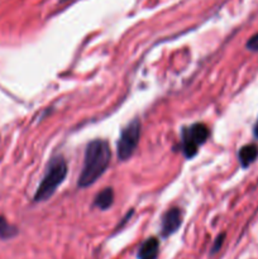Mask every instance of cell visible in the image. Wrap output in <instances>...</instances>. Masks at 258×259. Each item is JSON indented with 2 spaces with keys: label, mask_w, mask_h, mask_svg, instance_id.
Segmentation results:
<instances>
[{
  "label": "cell",
  "mask_w": 258,
  "mask_h": 259,
  "mask_svg": "<svg viewBox=\"0 0 258 259\" xmlns=\"http://www.w3.org/2000/svg\"><path fill=\"white\" fill-rule=\"evenodd\" d=\"M110 147L108 142L103 139H95L86 147L83 166L78 177V186L81 189L95 184L104 175L110 163Z\"/></svg>",
  "instance_id": "6da1fadb"
},
{
  "label": "cell",
  "mask_w": 258,
  "mask_h": 259,
  "mask_svg": "<svg viewBox=\"0 0 258 259\" xmlns=\"http://www.w3.org/2000/svg\"><path fill=\"white\" fill-rule=\"evenodd\" d=\"M67 175V164L62 157H56L48 164V168L35 191V201H46L61 186Z\"/></svg>",
  "instance_id": "7a4b0ae2"
},
{
  "label": "cell",
  "mask_w": 258,
  "mask_h": 259,
  "mask_svg": "<svg viewBox=\"0 0 258 259\" xmlns=\"http://www.w3.org/2000/svg\"><path fill=\"white\" fill-rule=\"evenodd\" d=\"M181 149L187 158H191L199 151V147L209 138V129L205 124L196 123L184 128L181 134Z\"/></svg>",
  "instance_id": "3957f363"
},
{
  "label": "cell",
  "mask_w": 258,
  "mask_h": 259,
  "mask_svg": "<svg viewBox=\"0 0 258 259\" xmlns=\"http://www.w3.org/2000/svg\"><path fill=\"white\" fill-rule=\"evenodd\" d=\"M139 138H141V121L134 119L123 129L119 137L116 152L120 161H126L133 156L139 143Z\"/></svg>",
  "instance_id": "277c9868"
},
{
  "label": "cell",
  "mask_w": 258,
  "mask_h": 259,
  "mask_svg": "<svg viewBox=\"0 0 258 259\" xmlns=\"http://www.w3.org/2000/svg\"><path fill=\"white\" fill-rule=\"evenodd\" d=\"M182 223V214L181 210L175 207V209L168 210L166 214L162 218V227H161V233L164 238L169 237L174 233L177 232V229L180 228Z\"/></svg>",
  "instance_id": "5b68a950"
},
{
  "label": "cell",
  "mask_w": 258,
  "mask_h": 259,
  "mask_svg": "<svg viewBox=\"0 0 258 259\" xmlns=\"http://www.w3.org/2000/svg\"><path fill=\"white\" fill-rule=\"evenodd\" d=\"M159 243L157 238H149L138 250V259H157L158 257Z\"/></svg>",
  "instance_id": "8992f818"
},
{
  "label": "cell",
  "mask_w": 258,
  "mask_h": 259,
  "mask_svg": "<svg viewBox=\"0 0 258 259\" xmlns=\"http://www.w3.org/2000/svg\"><path fill=\"white\" fill-rule=\"evenodd\" d=\"M238 156H239V162L242 164V167L247 168V167H249L257 159L258 147L254 146V144H247V146L240 148Z\"/></svg>",
  "instance_id": "52a82bcc"
},
{
  "label": "cell",
  "mask_w": 258,
  "mask_h": 259,
  "mask_svg": "<svg viewBox=\"0 0 258 259\" xmlns=\"http://www.w3.org/2000/svg\"><path fill=\"white\" fill-rule=\"evenodd\" d=\"M114 202V192L113 189H104L99 192L95 197V205L101 210H106L113 205Z\"/></svg>",
  "instance_id": "ba28073f"
},
{
  "label": "cell",
  "mask_w": 258,
  "mask_h": 259,
  "mask_svg": "<svg viewBox=\"0 0 258 259\" xmlns=\"http://www.w3.org/2000/svg\"><path fill=\"white\" fill-rule=\"evenodd\" d=\"M15 233H17V229L8 224L3 218H0V238L2 239H8V238L14 237Z\"/></svg>",
  "instance_id": "9c48e42d"
},
{
  "label": "cell",
  "mask_w": 258,
  "mask_h": 259,
  "mask_svg": "<svg viewBox=\"0 0 258 259\" xmlns=\"http://www.w3.org/2000/svg\"><path fill=\"white\" fill-rule=\"evenodd\" d=\"M247 48L250 51H258V33L247 42Z\"/></svg>",
  "instance_id": "30bf717a"
},
{
  "label": "cell",
  "mask_w": 258,
  "mask_h": 259,
  "mask_svg": "<svg viewBox=\"0 0 258 259\" xmlns=\"http://www.w3.org/2000/svg\"><path fill=\"white\" fill-rule=\"evenodd\" d=\"M224 238H225V235H224V234L219 235V237L217 238V240H215V243H214V247H212V249H211V253H212V254H214V253H217L218 250H219L220 248H222L223 242H224Z\"/></svg>",
  "instance_id": "8fae6325"
},
{
  "label": "cell",
  "mask_w": 258,
  "mask_h": 259,
  "mask_svg": "<svg viewBox=\"0 0 258 259\" xmlns=\"http://www.w3.org/2000/svg\"><path fill=\"white\" fill-rule=\"evenodd\" d=\"M253 132H254V136L257 137V138H258V120H257V123H255V125H254V131H253Z\"/></svg>",
  "instance_id": "7c38bea8"
},
{
  "label": "cell",
  "mask_w": 258,
  "mask_h": 259,
  "mask_svg": "<svg viewBox=\"0 0 258 259\" xmlns=\"http://www.w3.org/2000/svg\"><path fill=\"white\" fill-rule=\"evenodd\" d=\"M61 3H65V2H70V0H60Z\"/></svg>",
  "instance_id": "4fadbf2b"
}]
</instances>
